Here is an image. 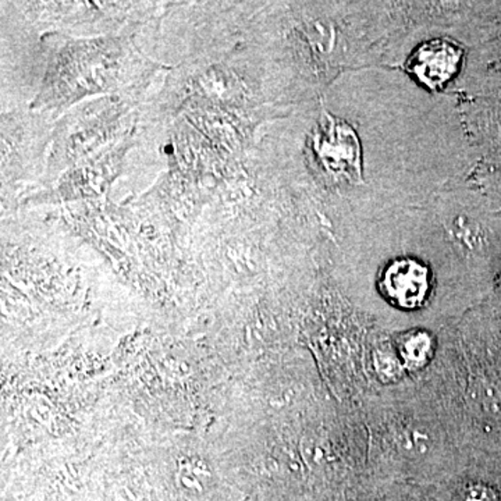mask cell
<instances>
[{
    "label": "cell",
    "mask_w": 501,
    "mask_h": 501,
    "mask_svg": "<svg viewBox=\"0 0 501 501\" xmlns=\"http://www.w3.org/2000/svg\"><path fill=\"white\" fill-rule=\"evenodd\" d=\"M311 150L326 181L340 186L361 181V143L347 121L325 114L313 131Z\"/></svg>",
    "instance_id": "cell-1"
},
{
    "label": "cell",
    "mask_w": 501,
    "mask_h": 501,
    "mask_svg": "<svg viewBox=\"0 0 501 501\" xmlns=\"http://www.w3.org/2000/svg\"><path fill=\"white\" fill-rule=\"evenodd\" d=\"M461 46L447 40H433L423 42L411 53L407 70L413 80L425 89H442L461 67Z\"/></svg>",
    "instance_id": "cell-2"
},
{
    "label": "cell",
    "mask_w": 501,
    "mask_h": 501,
    "mask_svg": "<svg viewBox=\"0 0 501 501\" xmlns=\"http://www.w3.org/2000/svg\"><path fill=\"white\" fill-rule=\"evenodd\" d=\"M379 287L394 305L413 310L422 305L429 294V269L412 258H398L384 267Z\"/></svg>",
    "instance_id": "cell-3"
},
{
    "label": "cell",
    "mask_w": 501,
    "mask_h": 501,
    "mask_svg": "<svg viewBox=\"0 0 501 501\" xmlns=\"http://www.w3.org/2000/svg\"><path fill=\"white\" fill-rule=\"evenodd\" d=\"M464 501H497V495L488 486L472 485L464 491Z\"/></svg>",
    "instance_id": "cell-4"
}]
</instances>
